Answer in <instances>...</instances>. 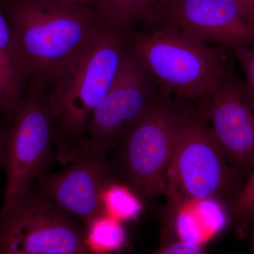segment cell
<instances>
[{
    "mask_svg": "<svg viewBox=\"0 0 254 254\" xmlns=\"http://www.w3.org/2000/svg\"><path fill=\"white\" fill-rule=\"evenodd\" d=\"M2 12L12 31L26 81L44 93L105 26L91 5L60 0H9Z\"/></svg>",
    "mask_w": 254,
    "mask_h": 254,
    "instance_id": "6da1fadb",
    "label": "cell"
},
{
    "mask_svg": "<svg viewBox=\"0 0 254 254\" xmlns=\"http://www.w3.org/2000/svg\"><path fill=\"white\" fill-rule=\"evenodd\" d=\"M128 49L127 33L105 26L55 78L47 95L55 121L57 158L68 163L85 138Z\"/></svg>",
    "mask_w": 254,
    "mask_h": 254,
    "instance_id": "7a4b0ae2",
    "label": "cell"
},
{
    "mask_svg": "<svg viewBox=\"0 0 254 254\" xmlns=\"http://www.w3.org/2000/svg\"><path fill=\"white\" fill-rule=\"evenodd\" d=\"M128 48L162 91L197 103L218 86L227 68L221 46L205 43L172 25L127 33Z\"/></svg>",
    "mask_w": 254,
    "mask_h": 254,
    "instance_id": "3957f363",
    "label": "cell"
},
{
    "mask_svg": "<svg viewBox=\"0 0 254 254\" xmlns=\"http://www.w3.org/2000/svg\"><path fill=\"white\" fill-rule=\"evenodd\" d=\"M194 105L159 90L114 147L115 168L138 195L152 198L165 193L177 142Z\"/></svg>",
    "mask_w": 254,
    "mask_h": 254,
    "instance_id": "277c9868",
    "label": "cell"
},
{
    "mask_svg": "<svg viewBox=\"0 0 254 254\" xmlns=\"http://www.w3.org/2000/svg\"><path fill=\"white\" fill-rule=\"evenodd\" d=\"M237 175L214 136L204 107L195 103L167 175L168 229L189 202L227 199L231 205L241 190Z\"/></svg>",
    "mask_w": 254,
    "mask_h": 254,
    "instance_id": "5b68a950",
    "label": "cell"
},
{
    "mask_svg": "<svg viewBox=\"0 0 254 254\" xmlns=\"http://www.w3.org/2000/svg\"><path fill=\"white\" fill-rule=\"evenodd\" d=\"M54 145V117L47 95L31 88L16 105L0 155V166L6 175L1 210L26 194L32 182L47 174Z\"/></svg>",
    "mask_w": 254,
    "mask_h": 254,
    "instance_id": "8992f818",
    "label": "cell"
},
{
    "mask_svg": "<svg viewBox=\"0 0 254 254\" xmlns=\"http://www.w3.org/2000/svg\"><path fill=\"white\" fill-rule=\"evenodd\" d=\"M92 254L84 228L38 190L0 211V254Z\"/></svg>",
    "mask_w": 254,
    "mask_h": 254,
    "instance_id": "52a82bcc",
    "label": "cell"
},
{
    "mask_svg": "<svg viewBox=\"0 0 254 254\" xmlns=\"http://www.w3.org/2000/svg\"><path fill=\"white\" fill-rule=\"evenodd\" d=\"M159 87L128 48L109 91L95 110L85 138L96 149L114 148L128 126L152 103Z\"/></svg>",
    "mask_w": 254,
    "mask_h": 254,
    "instance_id": "ba28073f",
    "label": "cell"
},
{
    "mask_svg": "<svg viewBox=\"0 0 254 254\" xmlns=\"http://www.w3.org/2000/svg\"><path fill=\"white\" fill-rule=\"evenodd\" d=\"M66 170L38 179L40 191L86 225L106 213L102 202L105 187L115 180L106 152L96 149L84 138Z\"/></svg>",
    "mask_w": 254,
    "mask_h": 254,
    "instance_id": "9c48e42d",
    "label": "cell"
},
{
    "mask_svg": "<svg viewBox=\"0 0 254 254\" xmlns=\"http://www.w3.org/2000/svg\"><path fill=\"white\" fill-rule=\"evenodd\" d=\"M227 161L239 173L254 166V103L245 82L228 71L218 86L200 101Z\"/></svg>",
    "mask_w": 254,
    "mask_h": 254,
    "instance_id": "30bf717a",
    "label": "cell"
},
{
    "mask_svg": "<svg viewBox=\"0 0 254 254\" xmlns=\"http://www.w3.org/2000/svg\"><path fill=\"white\" fill-rule=\"evenodd\" d=\"M159 23L222 48L254 46V23L235 0H170Z\"/></svg>",
    "mask_w": 254,
    "mask_h": 254,
    "instance_id": "8fae6325",
    "label": "cell"
},
{
    "mask_svg": "<svg viewBox=\"0 0 254 254\" xmlns=\"http://www.w3.org/2000/svg\"><path fill=\"white\" fill-rule=\"evenodd\" d=\"M170 0H97L93 7L105 26L128 33L160 23Z\"/></svg>",
    "mask_w": 254,
    "mask_h": 254,
    "instance_id": "7c38bea8",
    "label": "cell"
},
{
    "mask_svg": "<svg viewBox=\"0 0 254 254\" xmlns=\"http://www.w3.org/2000/svg\"><path fill=\"white\" fill-rule=\"evenodd\" d=\"M85 241L92 254H113L123 250L127 235L121 221L108 213L95 217L84 227Z\"/></svg>",
    "mask_w": 254,
    "mask_h": 254,
    "instance_id": "4fadbf2b",
    "label": "cell"
},
{
    "mask_svg": "<svg viewBox=\"0 0 254 254\" xmlns=\"http://www.w3.org/2000/svg\"><path fill=\"white\" fill-rule=\"evenodd\" d=\"M138 194L116 180L110 182L102 195L105 212L120 221L136 218L142 210Z\"/></svg>",
    "mask_w": 254,
    "mask_h": 254,
    "instance_id": "5bb4252c",
    "label": "cell"
},
{
    "mask_svg": "<svg viewBox=\"0 0 254 254\" xmlns=\"http://www.w3.org/2000/svg\"><path fill=\"white\" fill-rule=\"evenodd\" d=\"M0 63L21 85L26 81V73L15 45L7 19L0 10Z\"/></svg>",
    "mask_w": 254,
    "mask_h": 254,
    "instance_id": "9a60e30c",
    "label": "cell"
},
{
    "mask_svg": "<svg viewBox=\"0 0 254 254\" xmlns=\"http://www.w3.org/2000/svg\"><path fill=\"white\" fill-rule=\"evenodd\" d=\"M231 213L232 218L240 225L254 219V166L248 180L232 202Z\"/></svg>",
    "mask_w": 254,
    "mask_h": 254,
    "instance_id": "2e32d148",
    "label": "cell"
},
{
    "mask_svg": "<svg viewBox=\"0 0 254 254\" xmlns=\"http://www.w3.org/2000/svg\"><path fill=\"white\" fill-rule=\"evenodd\" d=\"M22 85L0 63V110L12 118L18 102Z\"/></svg>",
    "mask_w": 254,
    "mask_h": 254,
    "instance_id": "e0dca14e",
    "label": "cell"
},
{
    "mask_svg": "<svg viewBox=\"0 0 254 254\" xmlns=\"http://www.w3.org/2000/svg\"><path fill=\"white\" fill-rule=\"evenodd\" d=\"M246 76V89L254 103V46L232 50Z\"/></svg>",
    "mask_w": 254,
    "mask_h": 254,
    "instance_id": "ac0fdd59",
    "label": "cell"
},
{
    "mask_svg": "<svg viewBox=\"0 0 254 254\" xmlns=\"http://www.w3.org/2000/svg\"><path fill=\"white\" fill-rule=\"evenodd\" d=\"M150 254H206L202 247L179 240H165L164 245Z\"/></svg>",
    "mask_w": 254,
    "mask_h": 254,
    "instance_id": "d6986e66",
    "label": "cell"
},
{
    "mask_svg": "<svg viewBox=\"0 0 254 254\" xmlns=\"http://www.w3.org/2000/svg\"><path fill=\"white\" fill-rule=\"evenodd\" d=\"M244 14L254 23V0H235Z\"/></svg>",
    "mask_w": 254,
    "mask_h": 254,
    "instance_id": "ffe728a7",
    "label": "cell"
},
{
    "mask_svg": "<svg viewBox=\"0 0 254 254\" xmlns=\"http://www.w3.org/2000/svg\"><path fill=\"white\" fill-rule=\"evenodd\" d=\"M60 1H68V2L78 3V4H88L93 6L97 0H60Z\"/></svg>",
    "mask_w": 254,
    "mask_h": 254,
    "instance_id": "44dd1931",
    "label": "cell"
},
{
    "mask_svg": "<svg viewBox=\"0 0 254 254\" xmlns=\"http://www.w3.org/2000/svg\"><path fill=\"white\" fill-rule=\"evenodd\" d=\"M6 133V130L0 126V155H1V151H2Z\"/></svg>",
    "mask_w": 254,
    "mask_h": 254,
    "instance_id": "7402d4cb",
    "label": "cell"
},
{
    "mask_svg": "<svg viewBox=\"0 0 254 254\" xmlns=\"http://www.w3.org/2000/svg\"><path fill=\"white\" fill-rule=\"evenodd\" d=\"M0 254H27L21 253V252H4V253H1Z\"/></svg>",
    "mask_w": 254,
    "mask_h": 254,
    "instance_id": "603a6c76",
    "label": "cell"
}]
</instances>
